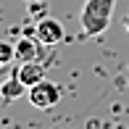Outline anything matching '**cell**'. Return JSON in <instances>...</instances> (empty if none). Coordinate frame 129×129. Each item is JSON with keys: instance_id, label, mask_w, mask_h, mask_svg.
I'll use <instances>...</instances> for the list:
<instances>
[{"instance_id": "obj_1", "label": "cell", "mask_w": 129, "mask_h": 129, "mask_svg": "<svg viewBox=\"0 0 129 129\" xmlns=\"http://www.w3.org/2000/svg\"><path fill=\"white\" fill-rule=\"evenodd\" d=\"M113 5H116V0H84V5H82V11H79L82 32H84L87 37H100L105 29L111 26Z\"/></svg>"}, {"instance_id": "obj_3", "label": "cell", "mask_w": 129, "mask_h": 129, "mask_svg": "<svg viewBox=\"0 0 129 129\" xmlns=\"http://www.w3.org/2000/svg\"><path fill=\"white\" fill-rule=\"evenodd\" d=\"M63 34H66V29H63V24L58 19H40L37 26H34V37L40 40L42 45H58L63 40Z\"/></svg>"}, {"instance_id": "obj_4", "label": "cell", "mask_w": 129, "mask_h": 129, "mask_svg": "<svg viewBox=\"0 0 129 129\" xmlns=\"http://www.w3.org/2000/svg\"><path fill=\"white\" fill-rule=\"evenodd\" d=\"M48 45H42L37 37H21L16 42V63H26V61H45V50Z\"/></svg>"}, {"instance_id": "obj_2", "label": "cell", "mask_w": 129, "mask_h": 129, "mask_svg": "<svg viewBox=\"0 0 129 129\" xmlns=\"http://www.w3.org/2000/svg\"><path fill=\"white\" fill-rule=\"evenodd\" d=\"M26 98H29V103H32L34 108L48 111L53 105H58V100H61V87H58L55 82H50V79H42V82L29 87Z\"/></svg>"}, {"instance_id": "obj_7", "label": "cell", "mask_w": 129, "mask_h": 129, "mask_svg": "<svg viewBox=\"0 0 129 129\" xmlns=\"http://www.w3.org/2000/svg\"><path fill=\"white\" fill-rule=\"evenodd\" d=\"M16 61V45L5 42V40H0V69L11 66V63Z\"/></svg>"}, {"instance_id": "obj_8", "label": "cell", "mask_w": 129, "mask_h": 129, "mask_svg": "<svg viewBox=\"0 0 129 129\" xmlns=\"http://www.w3.org/2000/svg\"><path fill=\"white\" fill-rule=\"evenodd\" d=\"M124 29H126V32H129V13L124 16Z\"/></svg>"}, {"instance_id": "obj_5", "label": "cell", "mask_w": 129, "mask_h": 129, "mask_svg": "<svg viewBox=\"0 0 129 129\" xmlns=\"http://www.w3.org/2000/svg\"><path fill=\"white\" fill-rule=\"evenodd\" d=\"M16 77L24 82L26 87H32V84H37V82H42V79H45V61H26V63H19Z\"/></svg>"}, {"instance_id": "obj_6", "label": "cell", "mask_w": 129, "mask_h": 129, "mask_svg": "<svg viewBox=\"0 0 129 129\" xmlns=\"http://www.w3.org/2000/svg\"><path fill=\"white\" fill-rule=\"evenodd\" d=\"M26 92H29V87L16 77V71H13V77H11V79H5L3 84H0V98L8 100V103H11V100H19V98L26 95Z\"/></svg>"}]
</instances>
